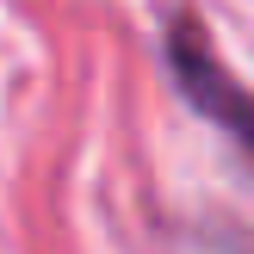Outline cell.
I'll return each mask as SVG.
<instances>
[{"instance_id":"cell-1","label":"cell","mask_w":254,"mask_h":254,"mask_svg":"<svg viewBox=\"0 0 254 254\" xmlns=\"http://www.w3.org/2000/svg\"><path fill=\"white\" fill-rule=\"evenodd\" d=\"M168 68H174V87H180L217 130H230L236 143H242V155L254 161V93L217 62L198 12H174L168 19Z\"/></svg>"}]
</instances>
